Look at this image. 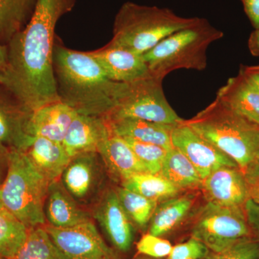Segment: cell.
<instances>
[{
    "mask_svg": "<svg viewBox=\"0 0 259 259\" xmlns=\"http://www.w3.org/2000/svg\"><path fill=\"white\" fill-rule=\"evenodd\" d=\"M163 80L148 76L128 83L119 82L113 110L105 118L140 119L177 125L183 121L168 102L163 90Z\"/></svg>",
    "mask_w": 259,
    "mask_h": 259,
    "instance_id": "7",
    "label": "cell"
},
{
    "mask_svg": "<svg viewBox=\"0 0 259 259\" xmlns=\"http://www.w3.org/2000/svg\"><path fill=\"white\" fill-rule=\"evenodd\" d=\"M183 122L226 153L243 173L259 162V125L217 98Z\"/></svg>",
    "mask_w": 259,
    "mask_h": 259,
    "instance_id": "3",
    "label": "cell"
},
{
    "mask_svg": "<svg viewBox=\"0 0 259 259\" xmlns=\"http://www.w3.org/2000/svg\"><path fill=\"white\" fill-rule=\"evenodd\" d=\"M106 120L112 132L122 139L157 145L167 151L174 148L171 130L175 125L134 118Z\"/></svg>",
    "mask_w": 259,
    "mask_h": 259,
    "instance_id": "21",
    "label": "cell"
},
{
    "mask_svg": "<svg viewBox=\"0 0 259 259\" xmlns=\"http://www.w3.org/2000/svg\"><path fill=\"white\" fill-rule=\"evenodd\" d=\"M89 53L102 66L107 77L116 82H132L151 76L144 56L137 53L108 44Z\"/></svg>",
    "mask_w": 259,
    "mask_h": 259,
    "instance_id": "15",
    "label": "cell"
},
{
    "mask_svg": "<svg viewBox=\"0 0 259 259\" xmlns=\"http://www.w3.org/2000/svg\"><path fill=\"white\" fill-rule=\"evenodd\" d=\"M13 259H70L51 239L44 226L28 230L23 247Z\"/></svg>",
    "mask_w": 259,
    "mask_h": 259,
    "instance_id": "27",
    "label": "cell"
},
{
    "mask_svg": "<svg viewBox=\"0 0 259 259\" xmlns=\"http://www.w3.org/2000/svg\"><path fill=\"white\" fill-rule=\"evenodd\" d=\"M51 182L29 159L25 151H11L6 178L0 185V207L28 229L47 224L44 206Z\"/></svg>",
    "mask_w": 259,
    "mask_h": 259,
    "instance_id": "5",
    "label": "cell"
},
{
    "mask_svg": "<svg viewBox=\"0 0 259 259\" xmlns=\"http://www.w3.org/2000/svg\"><path fill=\"white\" fill-rule=\"evenodd\" d=\"M239 74L259 93V65L253 66H243Z\"/></svg>",
    "mask_w": 259,
    "mask_h": 259,
    "instance_id": "37",
    "label": "cell"
},
{
    "mask_svg": "<svg viewBox=\"0 0 259 259\" xmlns=\"http://www.w3.org/2000/svg\"><path fill=\"white\" fill-rule=\"evenodd\" d=\"M53 68L59 101L80 115L105 117L113 110L119 82L107 77L90 53L55 44Z\"/></svg>",
    "mask_w": 259,
    "mask_h": 259,
    "instance_id": "2",
    "label": "cell"
},
{
    "mask_svg": "<svg viewBox=\"0 0 259 259\" xmlns=\"http://www.w3.org/2000/svg\"><path fill=\"white\" fill-rule=\"evenodd\" d=\"M248 49L252 55L259 57V29L252 32L248 40Z\"/></svg>",
    "mask_w": 259,
    "mask_h": 259,
    "instance_id": "39",
    "label": "cell"
},
{
    "mask_svg": "<svg viewBox=\"0 0 259 259\" xmlns=\"http://www.w3.org/2000/svg\"><path fill=\"white\" fill-rule=\"evenodd\" d=\"M93 216L116 249L122 252L131 249L134 239V226L115 190H105L94 204Z\"/></svg>",
    "mask_w": 259,
    "mask_h": 259,
    "instance_id": "13",
    "label": "cell"
},
{
    "mask_svg": "<svg viewBox=\"0 0 259 259\" xmlns=\"http://www.w3.org/2000/svg\"><path fill=\"white\" fill-rule=\"evenodd\" d=\"M47 225L71 228L91 220V216L73 198L61 180L51 182L44 206Z\"/></svg>",
    "mask_w": 259,
    "mask_h": 259,
    "instance_id": "17",
    "label": "cell"
},
{
    "mask_svg": "<svg viewBox=\"0 0 259 259\" xmlns=\"http://www.w3.org/2000/svg\"><path fill=\"white\" fill-rule=\"evenodd\" d=\"M76 0H37L25 28L8 47L3 87L30 112L59 101L53 68L58 21L74 8Z\"/></svg>",
    "mask_w": 259,
    "mask_h": 259,
    "instance_id": "1",
    "label": "cell"
},
{
    "mask_svg": "<svg viewBox=\"0 0 259 259\" xmlns=\"http://www.w3.org/2000/svg\"><path fill=\"white\" fill-rule=\"evenodd\" d=\"M200 187L207 202L218 205L243 207L249 199L244 175L237 167L214 170L202 180Z\"/></svg>",
    "mask_w": 259,
    "mask_h": 259,
    "instance_id": "14",
    "label": "cell"
},
{
    "mask_svg": "<svg viewBox=\"0 0 259 259\" xmlns=\"http://www.w3.org/2000/svg\"><path fill=\"white\" fill-rule=\"evenodd\" d=\"M105 117L78 114L70 125L62 144L70 158L97 152L111 134Z\"/></svg>",
    "mask_w": 259,
    "mask_h": 259,
    "instance_id": "16",
    "label": "cell"
},
{
    "mask_svg": "<svg viewBox=\"0 0 259 259\" xmlns=\"http://www.w3.org/2000/svg\"><path fill=\"white\" fill-rule=\"evenodd\" d=\"M115 190L121 205L131 222L140 228L147 226L157 207V202L122 187H117Z\"/></svg>",
    "mask_w": 259,
    "mask_h": 259,
    "instance_id": "29",
    "label": "cell"
},
{
    "mask_svg": "<svg viewBox=\"0 0 259 259\" xmlns=\"http://www.w3.org/2000/svg\"><path fill=\"white\" fill-rule=\"evenodd\" d=\"M245 14L255 30L259 29V0H241Z\"/></svg>",
    "mask_w": 259,
    "mask_h": 259,
    "instance_id": "36",
    "label": "cell"
},
{
    "mask_svg": "<svg viewBox=\"0 0 259 259\" xmlns=\"http://www.w3.org/2000/svg\"><path fill=\"white\" fill-rule=\"evenodd\" d=\"M193 199L190 196L172 197L158 204L150 221L149 233L164 236L176 228L190 212Z\"/></svg>",
    "mask_w": 259,
    "mask_h": 259,
    "instance_id": "24",
    "label": "cell"
},
{
    "mask_svg": "<svg viewBox=\"0 0 259 259\" xmlns=\"http://www.w3.org/2000/svg\"><path fill=\"white\" fill-rule=\"evenodd\" d=\"M77 115L72 108L61 102L40 107L32 114V136L62 143L70 125Z\"/></svg>",
    "mask_w": 259,
    "mask_h": 259,
    "instance_id": "19",
    "label": "cell"
},
{
    "mask_svg": "<svg viewBox=\"0 0 259 259\" xmlns=\"http://www.w3.org/2000/svg\"><path fill=\"white\" fill-rule=\"evenodd\" d=\"M8 67V47L0 44V72L4 73Z\"/></svg>",
    "mask_w": 259,
    "mask_h": 259,
    "instance_id": "40",
    "label": "cell"
},
{
    "mask_svg": "<svg viewBox=\"0 0 259 259\" xmlns=\"http://www.w3.org/2000/svg\"><path fill=\"white\" fill-rule=\"evenodd\" d=\"M4 82H5L4 75H3V73L0 72V87L3 86V85H4Z\"/></svg>",
    "mask_w": 259,
    "mask_h": 259,
    "instance_id": "41",
    "label": "cell"
},
{
    "mask_svg": "<svg viewBox=\"0 0 259 259\" xmlns=\"http://www.w3.org/2000/svg\"><path fill=\"white\" fill-rule=\"evenodd\" d=\"M201 18H184L168 8L127 2L115 15L113 37L108 45L144 55L165 37L193 26Z\"/></svg>",
    "mask_w": 259,
    "mask_h": 259,
    "instance_id": "4",
    "label": "cell"
},
{
    "mask_svg": "<svg viewBox=\"0 0 259 259\" xmlns=\"http://www.w3.org/2000/svg\"><path fill=\"white\" fill-rule=\"evenodd\" d=\"M124 139L149 173L156 175L160 173L162 163L168 151L166 149L157 145L140 142L133 139Z\"/></svg>",
    "mask_w": 259,
    "mask_h": 259,
    "instance_id": "30",
    "label": "cell"
},
{
    "mask_svg": "<svg viewBox=\"0 0 259 259\" xmlns=\"http://www.w3.org/2000/svg\"><path fill=\"white\" fill-rule=\"evenodd\" d=\"M107 173L121 182L140 173H149L125 139L111 132L98 151Z\"/></svg>",
    "mask_w": 259,
    "mask_h": 259,
    "instance_id": "18",
    "label": "cell"
},
{
    "mask_svg": "<svg viewBox=\"0 0 259 259\" xmlns=\"http://www.w3.org/2000/svg\"><path fill=\"white\" fill-rule=\"evenodd\" d=\"M249 199L259 204V162L249 167L243 173Z\"/></svg>",
    "mask_w": 259,
    "mask_h": 259,
    "instance_id": "34",
    "label": "cell"
},
{
    "mask_svg": "<svg viewBox=\"0 0 259 259\" xmlns=\"http://www.w3.org/2000/svg\"><path fill=\"white\" fill-rule=\"evenodd\" d=\"M209 252L202 242L192 237L189 241L172 247L167 259H202Z\"/></svg>",
    "mask_w": 259,
    "mask_h": 259,
    "instance_id": "33",
    "label": "cell"
},
{
    "mask_svg": "<svg viewBox=\"0 0 259 259\" xmlns=\"http://www.w3.org/2000/svg\"><path fill=\"white\" fill-rule=\"evenodd\" d=\"M172 247L169 241L150 233L145 234L136 245L140 253L154 258L168 256Z\"/></svg>",
    "mask_w": 259,
    "mask_h": 259,
    "instance_id": "32",
    "label": "cell"
},
{
    "mask_svg": "<svg viewBox=\"0 0 259 259\" xmlns=\"http://www.w3.org/2000/svg\"><path fill=\"white\" fill-rule=\"evenodd\" d=\"M28 229L13 214L0 207V255L13 259L23 247Z\"/></svg>",
    "mask_w": 259,
    "mask_h": 259,
    "instance_id": "28",
    "label": "cell"
},
{
    "mask_svg": "<svg viewBox=\"0 0 259 259\" xmlns=\"http://www.w3.org/2000/svg\"><path fill=\"white\" fill-rule=\"evenodd\" d=\"M106 167L97 152L84 153L71 158L61 181L81 206L95 204L105 188Z\"/></svg>",
    "mask_w": 259,
    "mask_h": 259,
    "instance_id": "9",
    "label": "cell"
},
{
    "mask_svg": "<svg viewBox=\"0 0 259 259\" xmlns=\"http://www.w3.org/2000/svg\"><path fill=\"white\" fill-rule=\"evenodd\" d=\"M223 35L208 20L201 18L193 26L165 37L143 56L150 74L157 79L163 80L178 69L203 71L207 66V49Z\"/></svg>",
    "mask_w": 259,
    "mask_h": 259,
    "instance_id": "6",
    "label": "cell"
},
{
    "mask_svg": "<svg viewBox=\"0 0 259 259\" xmlns=\"http://www.w3.org/2000/svg\"><path fill=\"white\" fill-rule=\"evenodd\" d=\"M171 139L173 147L180 150L192 162L202 180L221 167L238 168L236 162L183 121L172 127Z\"/></svg>",
    "mask_w": 259,
    "mask_h": 259,
    "instance_id": "11",
    "label": "cell"
},
{
    "mask_svg": "<svg viewBox=\"0 0 259 259\" xmlns=\"http://www.w3.org/2000/svg\"><path fill=\"white\" fill-rule=\"evenodd\" d=\"M11 150L4 145L0 144V185L3 183L8 168H9L10 157Z\"/></svg>",
    "mask_w": 259,
    "mask_h": 259,
    "instance_id": "38",
    "label": "cell"
},
{
    "mask_svg": "<svg viewBox=\"0 0 259 259\" xmlns=\"http://www.w3.org/2000/svg\"><path fill=\"white\" fill-rule=\"evenodd\" d=\"M136 259H153L151 258H146V257H141V258H137Z\"/></svg>",
    "mask_w": 259,
    "mask_h": 259,
    "instance_id": "42",
    "label": "cell"
},
{
    "mask_svg": "<svg viewBox=\"0 0 259 259\" xmlns=\"http://www.w3.org/2000/svg\"><path fill=\"white\" fill-rule=\"evenodd\" d=\"M243 207H226L207 202L195 220L192 237L213 252L223 251L250 238L251 231Z\"/></svg>",
    "mask_w": 259,
    "mask_h": 259,
    "instance_id": "8",
    "label": "cell"
},
{
    "mask_svg": "<svg viewBox=\"0 0 259 259\" xmlns=\"http://www.w3.org/2000/svg\"><path fill=\"white\" fill-rule=\"evenodd\" d=\"M159 175L179 190L200 187L202 179L192 162L175 148L167 151Z\"/></svg>",
    "mask_w": 259,
    "mask_h": 259,
    "instance_id": "25",
    "label": "cell"
},
{
    "mask_svg": "<svg viewBox=\"0 0 259 259\" xmlns=\"http://www.w3.org/2000/svg\"><path fill=\"white\" fill-rule=\"evenodd\" d=\"M121 185L157 203L176 197L180 192L159 174H136L122 181Z\"/></svg>",
    "mask_w": 259,
    "mask_h": 259,
    "instance_id": "26",
    "label": "cell"
},
{
    "mask_svg": "<svg viewBox=\"0 0 259 259\" xmlns=\"http://www.w3.org/2000/svg\"><path fill=\"white\" fill-rule=\"evenodd\" d=\"M216 98L233 111L259 125V93L241 74L228 80Z\"/></svg>",
    "mask_w": 259,
    "mask_h": 259,
    "instance_id": "22",
    "label": "cell"
},
{
    "mask_svg": "<svg viewBox=\"0 0 259 259\" xmlns=\"http://www.w3.org/2000/svg\"><path fill=\"white\" fill-rule=\"evenodd\" d=\"M25 153L37 171L50 182L61 180L71 161L62 143L45 138L35 137Z\"/></svg>",
    "mask_w": 259,
    "mask_h": 259,
    "instance_id": "20",
    "label": "cell"
},
{
    "mask_svg": "<svg viewBox=\"0 0 259 259\" xmlns=\"http://www.w3.org/2000/svg\"><path fill=\"white\" fill-rule=\"evenodd\" d=\"M37 0H0V44L7 46L31 19Z\"/></svg>",
    "mask_w": 259,
    "mask_h": 259,
    "instance_id": "23",
    "label": "cell"
},
{
    "mask_svg": "<svg viewBox=\"0 0 259 259\" xmlns=\"http://www.w3.org/2000/svg\"><path fill=\"white\" fill-rule=\"evenodd\" d=\"M32 114L8 90L0 87V144L11 151H26L35 139L30 130Z\"/></svg>",
    "mask_w": 259,
    "mask_h": 259,
    "instance_id": "12",
    "label": "cell"
},
{
    "mask_svg": "<svg viewBox=\"0 0 259 259\" xmlns=\"http://www.w3.org/2000/svg\"><path fill=\"white\" fill-rule=\"evenodd\" d=\"M202 259H259V243L245 238L223 251L209 252Z\"/></svg>",
    "mask_w": 259,
    "mask_h": 259,
    "instance_id": "31",
    "label": "cell"
},
{
    "mask_svg": "<svg viewBox=\"0 0 259 259\" xmlns=\"http://www.w3.org/2000/svg\"><path fill=\"white\" fill-rule=\"evenodd\" d=\"M51 239L70 259H120L95 226L93 220L71 228L44 225Z\"/></svg>",
    "mask_w": 259,
    "mask_h": 259,
    "instance_id": "10",
    "label": "cell"
},
{
    "mask_svg": "<svg viewBox=\"0 0 259 259\" xmlns=\"http://www.w3.org/2000/svg\"><path fill=\"white\" fill-rule=\"evenodd\" d=\"M243 209L250 231H253L259 239V204L248 199L243 205Z\"/></svg>",
    "mask_w": 259,
    "mask_h": 259,
    "instance_id": "35",
    "label": "cell"
},
{
    "mask_svg": "<svg viewBox=\"0 0 259 259\" xmlns=\"http://www.w3.org/2000/svg\"><path fill=\"white\" fill-rule=\"evenodd\" d=\"M0 259H7L4 258V257L2 256V255H0Z\"/></svg>",
    "mask_w": 259,
    "mask_h": 259,
    "instance_id": "43",
    "label": "cell"
}]
</instances>
